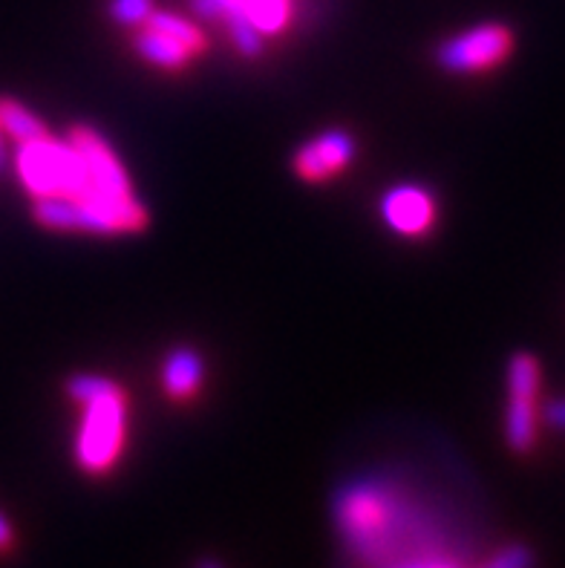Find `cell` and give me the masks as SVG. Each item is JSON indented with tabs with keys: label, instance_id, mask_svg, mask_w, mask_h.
Here are the masks:
<instances>
[{
	"label": "cell",
	"instance_id": "e0dca14e",
	"mask_svg": "<svg viewBox=\"0 0 565 568\" xmlns=\"http://www.w3.org/2000/svg\"><path fill=\"white\" fill-rule=\"evenodd\" d=\"M3 139H7V133H3V128H0V173L7 171V165H9V156H7V142H3Z\"/></svg>",
	"mask_w": 565,
	"mask_h": 568
},
{
	"label": "cell",
	"instance_id": "5b68a950",
	"mask_svg": "<svg viewBox=\"0 0 565 568\" xmlns=\"http://www.w3.org/2000/svg\"><path fill=\"white\" fill-rule=\"evenodd\" d=\"M514 43L516 38L508 23H480L438 43L436 64L453 75H480L505 64Z\"/></svg>",
	"mask_w": 565,
	"mask_h": 568
},
{
	"label": "cell",
	"instance_id": "7a4b0ae2",
	"mask_svg": "<svg viewBox=\"0 0 565 568\" xmlns=\"http://www.w3.org/2000/svg\"><path fill=\"white\" fill-rule=\"evenodd\" d=\"M14 173L27 187V194H32L36 200H43V196L90 200L95 196L93 173L70 136L56 139L47 133L41 139L18 144Z\"/></svg>",
	"mask_w": 565,
	"mask_h": 568
},
{
	"label": "cell",
	"instance_id": "8992f818",
	"mask_svg": "<svg viewBox=\"0 0 565 568\" xmlns=\"http://www.w3.org/2000/svg\"><path fill=\"white\" fill-rule=\"evenodd\" d=\"M72 144L79 148L81 156H84L87 168L93 173L95 196L90 200H104V202H128L133 200V185H130V176L124 171L122 159L115 156L113 144L101 136L99 130H93L90 124H75L70 130Z\"/></svg>",
	"mask_w": 565,
	"mask_h": 568
},
{
	"label": "cell",
	"instance_id": "277c9868",
	"mask_svg": "<svg viewBox=\"0 0 565 568\" xmlns=\"http://www.w3.org/2000/svg\"><path fill=\"white\" fill-rule=\"evenodd\" d=\"M508 407H505V445L516 456L531 454L539 439V389H543V367L537 355L514 353L508 361Z\"/></svg>",
	"mask_w": 565,
	"mask_h": 568
},
{
	"label": "cell",
	"instance_id": "30bf717a",
	"mask_svg": "<svg viewBox=\"0 0 565 568\" xmlns=\"http://www.w3.org/2000/svg\"><path fill=\"white\" fill-rule=\"evenodd\" d=\"M292 0H243L236 14L225 27H229V32L231 29L251 27L258 29L263 38L280 36L289 27V21H292Z\"/></svg>",
	"mask_w": 565,
	"mask_h": 568
},
{
	"label": "cell",
	"instance_id": "7c38bea8",
	"mask_svg": "<svg viewBox=\"0 0 565 568\" xmlns=\"http://www.w3.org/2000/svg\"><path fill=\"white\" fill-rule=\"evenodd\" d=\"M0 128L18 144L32 142V139H41L50 133L47 124L41 122V115H36L27 104H21L18 99H9V95H0Z\"/></svg>",
	"mask_w": 565,
	"mask_h": 568
},
{
	"label": "cell",
	"instance_id": "52a82bcc",
	"mask_svg": "<svg viewBox=\"0 0 565 568\" xmlns=\"http://www.w3.org/2000/svg\"><path fill=\"white\" fill-rule=\"evenodd\" d=\"M355 153H359V144L346 130H326V133L309 139L306 144L297 148L292 165L303 182L321 185V182H330L332 176L346 171Z\"/></svg>",
	"mask_w": 565,
	"mask_h": 568
},
{
	"label": "cell",
	"instance_id": "9c48e42d",
	"mask_svg": "<svg viewBox=\"0 0 565 568\" xmlns=\"http://www.w3.org/2000/svg\"><path fill=\"white\" fill-rule=\"evenodd\" d=\"M205 382V361L193 346H173L162 361V387L173 402H191Z\"/></svg>",
	"mask_w": 565,
	"mask_h": 568
},
{
	"label": "cell",
	"instance_id": "ba28073f",
	"mask_svg": "<svg viewBox=\"0 0 565 568\" xmlns=\"http://www.w3.org/2000/svg\"><path fill=\"white\" fill-rule=\"evenodd\" d=\"M381 220L401 237H424L436 225V196L422 185H395L381 196Z\"/></svg>",
	"mask_w": 565,
	"mask_h": 568
},
{
	"label": "cell",
	"instance_id": "8fae6325",
	"mask_svg": "<svg viewBox=\"0 0 565 568\" xmlns=\"http://www.w3.org/2000/svg\"><path fill=\"white\" fill-rule=\"evenodd\" d=\"M133 50H137V55L144 58L148 64L162 67V70H185L193 58V52L188 50V47H182L180 41H173L165 32L148 27V23H144L137 32V38H133Z\"/></svg>",
	"mask_w": 565,
	"mask_h": 568
},
{
	"label": "cell",
	"instance_id": "ac0fdd59",
	"mask_svg": "<svg viewBox=\"0 0 565 568\" xmlns=\"http://www.w3.org/2000/svg\"><path fill=\"white\" fill-rule=\"evenodd\" d=\"M200 568H225V566H222V562H216V560H205V562H200Z\"/></svg>",
	"mask_w": 565,
	"mask_h": 568
},
{
	"label": "cell",
	"instance_id": "5bb4252c",
	"mask_svg": "<svg viewBox=\"0 0 565 568\" xmlns=\"http://www.w3.org/2000/svg\"><path fill=\"white\" fill-rule=\"evenodd\" d=\"M153 0H110L108 12L122 27H144L153 14Z\"/></svg>",
	"mask_w": 565,
	"mask_h": 568
},
{
	"label": "cell",
	"instance_id": "4fadbf2b",
	"mask_svg": "<svg viewBox=\"0 0 565 568\" xmlns=\"http://www.w3.org/2000/svg\"><path fill=\"white\" fill-rule=\"evenodd\" d=\"M148 27L159 29V32H165V36H171L173 41H180L182 47H188V50L193 52V55H202L208 47L205 36H202V29L196 27V23L180 18V14L159 12V9H153V14L148 18Z\"/></svg>",
	"mask_w": 565,
	"mask_h": 568
},
{
	"label": "cell",
	"instance_id": "2e32d148",
	"mask_svg": "<svg viewBox=\"0 0 565 568\" xmlns=\"http://www.w3.org/2000/svg\"><path fill=\"white\" fill-rule=\"evenodd\" d=\"M14 548V528L7 519V514L0 511V555H9Z\"/></svg>",
	"mask_w": 565,
	"mask_h": 568
},
{
	"label": "cell",
	"instance_id": "9a60e30c",
	"mask_svg": "<svg viewBox=\"0 0 565 568\" xmlns=\"http://www.w3.org/2000/svg\"><path fill=\"white\" fill-rule=\"evenodd\" d=\"M543 418L554 430H565V398H552L543 407Z\"/></svg>",
	"mask_w": 565,
	"mask_h": 568
},
{
	"label": "cell",
	"instance_id": "3957f363",
	"mask_svg": "<svg viewBox=\"0 0 565 568\" xmlns=\"http://www.w3.org/2000/svg\"><path fill=\"white\" fill-rule=\"evenodd\" d=\"M32 220L50 231H79V234H137L148 229L151 214L139 200L130 202H95L43 196L32 205Z\"/></svg>",
	"mask_w": 565,
	"mask_h": 568
},
{
	"label": "cell",
	"instance_id": "6da1fadb",
	"mask_svg": "<svg viewBox=\"0 0 565 568\" xmlns=\"http://www.w3.org/2000/svg\"><path fill=\"white\" fill-rule=\"evenodd\" d=\"M64 387L67 396L81 404L75 465L90 476L110 474L128 442V393L95 373L70 375Z\"/></svg>",
	"mask_w": 565,
	"mask_h": 568
}]
</instances>
